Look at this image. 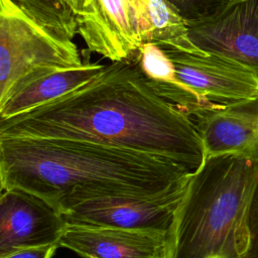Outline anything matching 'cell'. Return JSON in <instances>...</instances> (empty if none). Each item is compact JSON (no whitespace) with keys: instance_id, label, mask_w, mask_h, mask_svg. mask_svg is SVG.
<instances>
[{"instance_id":"2e32d148","label":"cell","mask_w":258,"mask_h":258,"mask_svg":"<svg viewBox=\"0 0 258 258\" xmlns=\"http://www.w3.org/2000/svg\"><path fill=\"white\" fill-rule=\"evenodd\" d=\"M188 25L213 19L239 0H166Z\"/></svg>"},{"instance_id":"30bf717a","label":"cell","mask_w":258,"mask_h":258,"mask_svg":"<svg viewBox=\"0 0 258 258\" xmlns=\"http://www.w3.org/2000/svg\"><path fill=\"white\" fill-rule=\"evenodd\" d=\"M58 245L82 258H168V233L67 224Z\"/></svg>"},{"instance_id":"9a60e30c","label":"cell","mask_w":258,"mask_h":258,"mask_svg":"<svg viewBox=\"0 0 258 258\" xmlns=\"http://www.w3.org/2000/svg\"><path fill=\"white\" fill-rule=\"evenodd\" d=\"M36 23L62 39L78 34V21L91 0H14Z\"/></svg>"},{"instance_id":"3957f363","label":"cell","mask_w":258,"mask_h":258,"mask_svg":"<svg viewBox=\"0 0 258 258\" xmlns=\"http://www.w3.org/2000/svg\"><path fill=\"white\" fill-rule=\"evenodd\" d=\"M258 161L206 157L190 173L168 231V258H246Z\"/></svg>"},{"instance_id":"7c38bea8","label":"cell","mask_w":258,"mask_h":258,"mask_svg":"<svg viewBox=\"0 0 258 258\" xmlns=\"http://www.w3.org/2000/svg\"><path fill=\"white\" fill-rule=\"evenodd\" d=\"M107 64L85 59L82 67L42 75L13 91L0 102V120L28 112L95 80Z\"/></svg>"},{"instance_id":"52a82bcc","label":"cell","mask_w":258,"mask_h":258,"mask_svg":"<svg viewBox=\"0 0 258 258\" xmlns=\"http://www.w3.org/2000/svg\"><path fill=\"white\" fill-rule=\"evenodd\" d=\"M66 227L62 214L45 200L20 188L2 189L0 255L19 248L58 245Z\"/></svg>"},{"instance_id":"277c9868","label":"cell","mask_w":258,"mask_h":258,"mask_svg":"<svg viewBox=\"0 0 258 258\" xmlns=\"http://www.w3.org/2000/svg\"><path fill=\"white\" fill-rule=\"evenodd\" d=\"M84 62L73 40L40 26L14 0H0V102L42 75Z\"/></svg>"},{"instance_id":"6da1fadb","label":"cell","mask_w":258,"mask_h":258,"mask_svg":"<svg viewBox=\"0 0 258 258\" xmlns=\"http://www.w3.org/2000/svg\"><path fill=\"white\" fill-rule=\"evenodd\" d=\"M0 136L88 140L169 159L191 172L205 160L194 120L160 97L131 61H111L85 86L0 120Z\"/></svg>"},{"instance_id":"5bb4252c","label":"cell","mask_w":258,"mask_h":258,"mask_svg":"<svg viewBox=\"0 0 258 258\" xmlns=\"http://www.w3.org/2000/svg\"><path fill=\"white\" fill-rule=\"evenodd\" d=\"M131 62L137 66L146 82L160 97L190 118L197 114L196 103L179 80L175 67L163 47L152 42L142 43L136 58Z\"/></svg>"},{"instance_id":"ac0fdd59","label":"cell","mask_w":258,"mask_h":258,"mask_svg":"<svg viewBox=\"0 0 258 258\" xmlns=\"http://www.w3.org/2000/svg\"><path fill=\"white\" fill-rule=\"evenodd\" d=\"M58 245L25 247L0 255V258H51Z\"/></svg>"},{"instance_id":"8992f818","label":"cell","mask_w":258,"mask_h":258,"mask_svg":"<svg viewBox=\"0 0 258 258\" xmlns=\"http://www.w3.org/2000/svg\"><path fill=\"white\" fill-rule=\"evenodd\" d=\"M182 185L155 197H118L95 200L62 214L67 224L118 227L168 233L185 190Z\"/></svg>"},{"instance_id":"e0dca14e","label":"cell","mask_w":258,"mask_h":258,"mask_svg":"<svg viewBox=\"0 0 258 258\" xmlns=\"http://www.w3.org/2000/svg\"><path fill=\"white\" fill-rule=\"evenodd\" d=\"M250 246L246 258H258V181L250 207Z\"/></svg>"},{"instance_id":"ba28073f","label":"cell","mask_w":258,"mask_h":258,"mask_svg":"<svg viewBox=\"0 0 258 258\" xmlns=\"http://www.w3.org/2000/svg\"><path fill=\"white\" fill-rule=\"evenodd\" d=\"M201 50L232 58L258 77V0H239L217 17L188 25Z\"/></svg>"},{"instance_id":"9c48e42d","label":"cell","mask_w":258,"mask_h":258,"mask_svg":"<svg viewBox=\"0 0 258 258\" xmlns=\"http://www.w3.org/2000/svg\"><path fill=\"white\" fill-rule=\"evenodd\" d=\"M87 50L111 61H133L142 45L129 0H91L78 21Z\"/></svg>"},{"instance_id":"5b68a950","label":"cell","mask_w":258,"mask_h":258,"mask_svg":"<svg viewBox=\"0 0 258 258\" xmlns=\"http://www.w3.org/2000/svg\"><path fill=\"white\" fill-rule=\"evenodd\" d=\"M163 48L196 103L194 117L258 96V77L242 63L201 49L186 52Z\"/></svg>"},{"instance_id":"4fadbf2b","label":"cell","mask_w":258,"mask_h":258,"mask_svg":"<svg viewBox=\"0 0 258 258\" xmlns=\"http://www.w3.org/2000/svg\"><path fill=\"white\" fill-rule=\"evenodd\" d=\"M142 43L192 52L200 50L188 37V24L166 0H129Z\"/></svg>"},{"instance_id":"8fae6325","label":"cell","mask_w":258,"mask_h":258,"mask_svg":"<svg viewBox=\"0 0 258 258\" xmlns=\"http://www.w3.org/2000/svg\"><path fill=\"white\" fill-rule=\"evenodd\" d=\"M205 158L231 154L258 161V96L192 118Z\"/></svg>"},{"instance_id":"7a4b0ae2","label":"cell","mask_w":258,"mask_h":258,"mask_svg":"<svg viewBox=\"0 0 258 258\" xmlns=\"http://www.w3.org/2000/svg\"><path fill=\"white\" fill-rule=\"evenodd\" d=\"M190 173L169 159L88 140L0 136L1 189L27 190L61 214L95 200L164 195Z\"/></svg>"}]
</instances>
